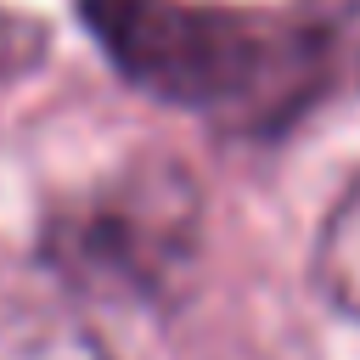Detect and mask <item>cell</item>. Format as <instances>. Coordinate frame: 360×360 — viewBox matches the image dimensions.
Returning <instances> with one entry per match:
<instances>
[{
	"instance_id": "1",
	"label": "cell",
	"mask_w": 360,
	"mask_h": 360,
	"mask_svg": "<svg viewBox=\"0 0 360 360\" xmlns=\"http://www.w3.org/2000/svg\"><path fill=\"white\" fill-rule=\"evenodd\" d=\"M62 264L107 292H158L191 264L197 248V191L186 169L146 163L118 174L107 191L56 219Z\"/></svg>"
},
{
	"instance_id": "3",
	"label": "cell",
	"mask_w": 360,
	"mask_h": 360,
	"mask_svg": "<svg viewBox=\"0 0 360 360\" xmlns=\"http://www.w3.org/2000/svg\"><path fill=\"white\" fill-rule=\"evenodd\" d=\"M0 360H112V354L73 315L11 309V315H0Z\"/></svg>"
},
{
	"instance_id": "2",
	"label": "cell",
	"mask_w": 360,
	"mask_h": 360,
	"mask_svg": "<svg viewBox=\"0 0 360 360\" xmlns=\"http://www.w3.org/2000/svg\"><path fill=\"white\" fill-rule=\"evenodd\" d=\"M315 287L338 315L360 321V180H349V191L332 202L321 236H315Z\"/></svg>"
}]
</instances>
